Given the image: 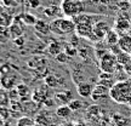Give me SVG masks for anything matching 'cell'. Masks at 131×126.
<instances>
[{
  "mask_svg": "<svg viewBox=\"0 0 131 126\" xmlns=\"http://www.w3.org/2000/svg\"><path fill=\"white\" fill-rule=\"evenodd\" d=\"M109 97L119 104H127L131 98V83L126 80L115 83L109 90Z\"/></svg>",
  "mask_w": 131,
  "mask_h": 126,
  "instance_id": "1",
  "label": "cell"
},
{
  "mask_svg": "<svg viewBox=\"0 0 131 126\" xmlns=\"http://www.w3.org/2000/svg\"><path fill=\"white\" fill-rule=\"evenodd\" d=\"M77 24L69 17H58L50 21V30L56 35H67L74 34Z\"/></svg>",
  "mask_w": 131,
  "mask_h": 126,
  "instance_id": "2",
  "label": "cell"
},
{
  "mask_svg": "<svg viewBox=\"0 0 131 126\" xmlns=\"http://www.w3.org/2000/svg\"><path fill=\"white\" fill-rule=\"evenodd\" d=\"M61 10L63 16L69 17V18H73V17L80 14H84L86 11L83 0H62Z\"/></svg>",
  "mask_w": 131,
  "mask_h": 126,
  "instance_id": "3",
  "label": "cell"
},
{
  "mask_svg": "<svg viewBox=\"0 0 131 126\" xmlns=\"http://www.w3.org/2000/svg\"><path fill=\"white\" fill-rule=\"evenodd\" d=\"M100 69L102 70L103 73H111L113 74L118 68V61L117 56L112 53V52H107L104 56H102L100 58Z\"/></svg>",
  "mask_w": 131,
  "mask_h": 126,
  "instance_id": "4",
  "label": "cell"
},
{
  "mask_svg": "<svg viewBox=\"0 0 131 126\" xmlns=\"http://www.w3.org/2000/svg\"><path fill=\"white\" fill-rule=\"evenodd\" d=\"M75 34L81 39H86V40H91V41H100L94 33V26L88 23H80L77 24L75 28Z\"/></svg>",
  "mask_w": 131,
  "mask_h": 126,
  "instance_id": "5",
  "label": "cell"
},
{
  "mask_svg": "<svg viewBox=\"0 0 131 126\" xmlns=\"http://www.w3.org/2000/svg\"><path fill=\"white\" fill-rule=\"evenodd\" d=\"M102 18H104V16H101V15H92V14H80L78 16L73 17V21H74L75 24H80V23H88V24H92L94 26L95 23H97L98 21H101Z\"/></svg>",
  "mask_w": 131,
  "mask_h": 126,
  "instance_id": "6",
  "label": "cell"
},
{
  "mask_svg": "<svg viewBox=\"0 0 131 126\" xmlns=\"http://www.w3.org/2000/svg\"><path fill=\"white\" fill-rule=\"evenodd\" d=\"M44 81H45V85L50 89H56V87H60L62 85H64V79L61 75L56 74V73L46 74L45 78H44Z\"/></svg>",
  "mask_w": 131,
  "mask_h": 126,
  "instance_id": "7",
  "label": "cell"
},
{
  "mask_svg": "<svg viewBox=\"0 0 131 126\" xmlns=\"http://www.w3.org/2000/svg\"><path fill=\"white\" fill-rule=\"evenodd\" d=\"M95 90L94 84H91L89 81H83L77 85V92L80 97L83 98H89L92 96V92Z\"/></svg>",
  "mask_w": 131,
  "mask_h": 126,
  "instance_id": "8",
  "label": "cell"
},
{
  "mask_svg": "<svg viewBox=\"0 0 131 126\" xmlns=\"http://www.w3.org/2000/svg\"><path fill=\"white\" fill-rule=\"evenodd\" d=\"M109 30H111L109 24H108L106 21H103V19L98 21L97 23L94 24V33H95V35L97 37L98 40L104 39L106 35H107V33L109 32Z\"/></svg>",
  "mask_w": 131,
  "mask_h": 126,
  "instance_id": "9",
  "label": "cell"
},
{
  "mask_svg": "<svg viewBox=\"0 0 131 126\" xmlns=\"http://www.w3.org/2000/svg\"><path fill=\"white\" fill-rule=\"evenodd\" d=\"M103 117V110L100 108V106L94 104V106H90L86 110V118L91 120V121H100Z\"/></svg>",
  "mask_w": 131,
  "mask_h": 126,
  "instance_id": "10",
  "label": "cell"
},
{
  "mask_svg": "<svg viewBox=\"0 0 131 126\" xmlns=\"http://www.w3.org/2000/svg\"><path fill=\"white\" fill-rule=\"evenodd\" d=\"M108 97H109V89L104 87L102 85H98V84H97V86H95V90H94V92H92V96H91V98L94 99L95 102L103 101V99H106Z\"/></svg>",
  "mask_w": 131,
  "mask_h": 126,
  "instance_id": "11",
  "label": "cell"
},
{
  "mask_svg": "<svg viewBox=\"0 0 131 126\" xmlns=\"http://www.w3.org/2000/svg\"><path fill=\"white\" fill-rule=\"evenodd\" d=\"M55 102H57L60 106H64L73 99V95L70 91H58L55 94Z\"/></svg>",
  "mask_w": 131,
  "mask_h": 126,
  "instance_id": "12",
  "label": "cell"
},
{
  "mask_svg": "<svg viewBox=\"0 0 131 126\" xmlns=\"http://www.w3.org/2000/svg\"><path fill=\"white\" fill-rule=\"evenodd\" d=\"M47 89H50V87H41V89H38L35 90L34 92H33L32 95V99H33V102H35V103H45V101H46L47 98H49V96H47Z\"/></svg>",
  "mask_w": 131,
  "mask_h": 126,
  "instance_id": "13",
  "label": "cell"
},
{
  "mask_svg": "<svg viewBox=\"0 0 131 126\" xmlns=\"http://www.w3.org/2000/svg\"><path fill=\"white\" fill-rule=\"evenodd\" d=\"M114 78V75L111 74V73H101L100 75V81H98V85H102L104 87H107V89H112L113 86L115 85V80L113 79Z\"/></svg>",
  "mask_w": 131,
  "mask_h": 126,
  "instance_id": "14",
  "label": "cell"
},
{
  "mask_svg": "<svg viewBox=\"0 0 131 126\" xmlns=\"http://www.w3.org/2000/svg\"><path fill=\"white\" fill-rule=\"evenodd\" d=\"M10 34H11V40H15L19 37H23L24 33V27L22 24H19L17 21H14V23L9 27Z\"/></svg>",
  "mask_w": 131,
  "mask_h": 126,
  "instance_id": "15",
  "label": "cell"
},
{
  "mask_svg": "<svg viewBox=\"0 0 131 126\" xmlns=\"http://www.w3.org/2000/svg\"><path fill=\"white\" fill-rule=\"evenodd\" d=\"M61 12H62L61 7L57 6V5H50V6H47V7L44 9V15L46 16L47 18L51 19V21L55 18H58Z\"/></svg>",
  "mask_w": 131,
  "mask_h": 126,
  "instance_id": "16",
  "label": "cell"
},
{
  "mask_svg": "<svg viewBox=\"0 0 131 126\" xmlns=\"http://www.w3.org/2000/svg\"><path fill=\"white\" fill-rule=\"evenodd\" d=\"M131 27L130 22H129V17H119V18L115 21V30H117L119 34H122L124 32H126V30H129Z\"/></svg>",
  "mask_w": 131,
  "mask_h": 126,
  "instance_id": "17",
  "label": "cell"
},
{
  "mask_svg": "<svg viewBox=\"0 0 131 126\" xmlns=\"http://www.w3.org/2000/svg\"><path fill=\"white\" fill-rule=\"evenodd\" d=\"M34 29L40 35H47L49 33H51V30H50V23H47L46 21H44V19H38V22L34 26Z\"/></svg>",
  "mask_w": 131,
  "mask_h": 126,
  "instance_id": "18",
  "label": "cell"
},
{
  "mask_svg": "<svg viewBox=\"0 0 131 126\" xmlns=\"http://www.w3.org/2000/svg\"><path fill=\"white\" fill-rule=\"evenodd\" d=\"M28 65L32 68V69L40 70L41 68H45V65H46V60L42 58V57L34 56L33 58H30L28 61Z\"/></svg>",
  "mask_w": 131,
  "mask_h": 126,
  "instance_id": "19",
  "label": "cell"
},
{
  "mask_svg": "<svg viewBox=\"0 0 131 126\" xmlns=\"http://www.w3.org/2000/svg\"><path fill=\"white\" fill-rule=\"evenodd\" d=\"M119 47L120 50L131 55V37L130 35H122L120 40H119Z\"/></svg>",
  "mask_w": 131,
  "mask_h": 126,
  "instance_id": "20",
  "label": "cell"
},
{
  "mask_svg": "<svg viewBox=\"0 0 131 126\" xmlns=\"http://www.w3.org/2000/svg\"><path fill=\"white\" fill-rule=\"evenodd\" d=\"M104 40L107 42L108 45H111V46H114V45H117L119 44V40H120V35H119V33L117 30H114V29H111L109 32L107 33V35L104 38Z\"/></svg>",
  "mask_w": 131,
  "mask_h": 126,
  "instance_id": "21",
  "label": "cell"
},
{
  "mask_svg": "<svg viewBox=\"0 0 131 126\" xmlns=\"http://www.w3.org/2000/svg\"><path fill=\"white\" fill-rule=\"evenodd\" d=\"M63 45H62V42L60 41H52L51 44H49V46H47V52L51 55V56H55L56 57L58 53H61L63 52Z\"/></svg>",
  "mask_w": 131,
  "mask_h": 126,
  "instance_id": "22",
  "label": "cell"
},
{
  "mask_svg": "<svg viewBox=\"0 0 131 126\" xmlns=\"http://www.w3.org/2000/svg\"><path fill=\"white\" fill-rule=\"evenodd\" d=\"M73 110L69 108L68 104H64V106H58L56 109V115L61 119H68V118L72 115Z\"/></svg>",
  "mask_w": 131,
  "mask_h": 126,
  "instance_id": "23",
  "label": "cell"
},
{
  "mask_svg": "<svg viewBox=\"0 0 131 126\" xmlns=\"http://www.w3.org/2000/svg\"><path fill=\"white\" fill-rule=\"evenodd\" d=\"M12 23H14V17L11 15L5 14V12L0 14V26L1 27H7L9 28Z\"/></svg>",
  "mask_w": 131,
  "mask_h": 126,
  "instance_id": "24",
  "label": "cell"
},
{
  "mask_svg": "<svg viewBox=\"0 0 131 126\" xmlns=\"http://www.w3.org/2000/svg\"><path fill=\"white\" fill-rule=\"evenodd\" d=\"M22 22H23L26 26H33V27H34L35 23L38 22V18L33 14L26 12V14L22 15Z\"/></svg>",
  "mask_w": 131,
  "mask_h": 126,
  "instance_id": "25",
  "label": "cell"
},
{
  "mask_svg": "<svg viewBox=\"0 0 131 126\" xmlns=\"http://www.w3.org/2000/svg\"><path fill=\"white\" fill-rule=\"evenodd\" d=\"M17 95H18L19 97H22V99H27V98L30 96L29 87L24 84L18 85V86H17Z\"/></svg>",
  "mask_w": 131,
  "mask_h": 126,
  "instance_id": "26",
  "label": "cell"
},
{
  "mask_svg": "<svg viewBox=\"0 0 131 126\" xmlns=\"http://www.w3.org/2000/svg\"><path fill=\"white\" fill-rule=\"evenodd\" d=\"M9 40H11V34H10L9 28L0 26V42L1 44H6Z\"/></svg>",
  "mask_w": 131,
  "mask_h": 126,
  "instance_id": "27",
  "label": "cell"
},
{
  "mask_svg": "<svg viewBox=\"0 0 131 126\" xmlns=\"http://www.w3.org/2000/svg\"><path fill=\"white\" fill-rule=\"evenodd\" d=\"M113 124L117 126H126L127 125V119L125 117H123L122 114H114L112 118Z\"/></svg>",
  "mask_w": 131,
  "mask_h": 126,
  "instance_id": "28",
  "label": "cell"
},
{
  "mask_svg": "<svg viewBox=\"0 0 131 126\" xmlns=\"http://www.w3.org/2000/svg\"><path fill=\"white\" fill-rule=\"evenodd\" d=\"M35 125H37L35 120L30 119L29 117H22L17 121V126H35Z\"/></svg>",
  "mask_w": 131,
  "mask_h": 126,
  "instance_id": "29",
  "label": "cell"
},
{
  "mask_svg": "<svg viewBox=\"0 0 131 126\" xmlns=\"http://www.w3.org/2000/svg\"><path fill=\"white\" fill-rule=\"evenodd\" d=\"M68 106H69V108L73 112H78V110H80L81 108L84 107V102L80 101V99H72V101L68 103Z\"/></svg>",
  "mask_w": 131,
  "mask_h": 126,
  "instance_id": "30",
  "label": "cell"
},
{
  "mask_svg": "<svg viewBox=\"0 0 131 126\" xmlns=\"http://www.w3.org/2000/svg\"><path fill=\"white\" fill-rule=\"evenodd\" d=\"M55 60H56L58 63H62V64H67L68 62H69V60H70V57L64 51L63 52H61V53H58L56 57H55Z\"/></svg>",
  "mask_w": 131,
  "mask_h": 126,
  "instance_id": "31",
  "label": "cell"
},
{
  "mask_svg": "<svg viewBox=\"0 0 131 126\" xmlns=\"http://www.w3.org/2000/svg\"><path fill=\"white\" fill-rule=\"evenodd\" d=\"M64 52L70 58H72V57H75L78 55V47H74V46H72V45H67L64 49Z\"/></svg>",
  "mask_w": 131,
  "mask_h": 126,
  "instance_id": "32",
  "label": "cell"
},
{
  "mask_svg": "<svg viewBox=\"0 0 131 126\" xmlns=\"http://www.w3.org/2000/svg\"><path fill=\"white\" fill-rule=\"evenodd\" d=\"M79 39H81V38H79L77 34H73L72 40L69 41V45H72V46H74V47H79Z\"/></svg>",
  "mask_w": 131,
  "mask_h": 126,
  "instance_id": "33",
  "label": "cell"
},
{
  "mask_svg": "<svg viewBox=\"0 0 131 126\" xmlns=\"http://www.w3.org/2000/svg\"><path fill=\"white\" fill-rule=\"evenodd\" d=\"M12 41H14V44L16 46H18V47H22L24 44H26V40H24L23 37H19V38H17V39L12 40Z\"/></svg>",
  "mask_w": 131,
  "mask_h": 126,
  "instance_id": "34",
  "label": "cell"
},
{
  "mask_svg": "<svg viewBox=\"0 0 131 126\" xmlns=\"http://www.w3.org/2000/svg\"><path fill=\"white\" fill-rule=\"evenodd\" d=\"M40 5V1L39 0H30V6L32 7H38Z\"/></svg>",
  "mask_w": 131,
  "mask_h": 126,
  "instance_id": "35",
  "label": "cell"
},
{
  "mask_svg": "<svg viewBox=\"0 0 131 126\" xmlns=\"http://www.w3.org/2000/svg\"><path fill=\"white\" fill-rule=\"evenodd\" d=\"M3 3L6 6H11V5H14V0H3Z\"/></svg>",
  "mask_w": 131,
  "mask_h": 126,
  "instance_id": "36",
  "label": "cell"
},
{
  "mask_svg": "<svg viewBox=\"0 0 131 126\" xmlns=\"http://www.w3.org/2000/svg\"><path fill=\"white\" fill-rule=\"evenodd\" d=\"M75 126H86V124H84V122H77V124H75Z\"/></svg>",
  "mask_w": 131,
  "mask_h": 126,
  "instance_id": "37",
  "label": "cell"
},
{
  "mask_svg": "<svg viewBox=\"0 0 131 126\" xmlns=\"http://www.w3.org/2000/svg\"><path fill=\"white\" fill-rule=\"evenodd\" d=\"M127 106H129V107L131 108V98H130V101H129V102H127Z\"/></svg>",
  "mask_w": 131,
  "mask_h": 126,
  "instance_id": "38",
  "label": "cell"
},
{
  "mask_svg": "<svg viewBox=\"0 0 131 126\" xmlns=\"http://www.w3.org/2000/svg\"><path fill=\"white\" fill-rule=\"evenodd\" d=\"M127 1H129V3H130V4H131V0H127Z\"/></svg>",
  "mask_w": 131,
  "mask_h": 126,
  "instance_id": "39",
  "label": "cell"
},
{
  "mask_svg": "<svg viewBox=\"0 0 131 126\" xmlns=\"http://www.w3.org/2000/svg\"><path fill=\"white\" fill-rule=\"evenodd\" d=\"M112 126H117V125H114V124H113V125H112Z\"/></svg>",
  "mask_w": 131,
  "mask_h": 126,
  "instance_id": "40",
  "label": "cell"
}]
</instances>
